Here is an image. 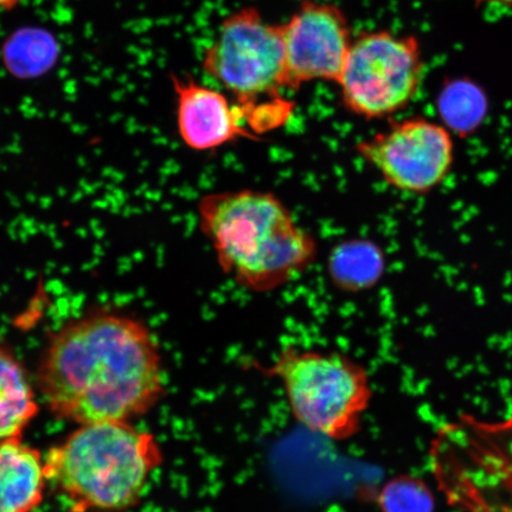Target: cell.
Here are the masks:
<instances>
[{"label": "cell", "instance_id": "cell-1", "mask_svg": "<svg viewBox=\"0 0 512 512\" xmlns=\"http://www.w3.org/2000/svg\"><path fill=\"white\" fill-rule=\"evenodd\" d=\"M36 382L57 419L88 425L149 414L166 394L162 350L142 318L96 307L49 336Z\"/></svg>", "mask_w": 512, "mask_h": 512}, {"label": "cell", "instance_id": "cell-9", "mask_svg": "<svg viewBox=\"0 0 512 512\" xmlns=\"http://www.w3.org/2000/svg\"><path fill=\"white\" fill-rule=\"evenodd\" d=\"M177 96V128L183 143L194 151H214L239 139L260 138L248 130L246 111L229 104L215 89L194 80L171 76Z\"/></svg>", "mask_w": 512, "mask_h": 512}, {"label": "cell", "instance_id": "cell-16", "mask_svg": "<svg viewBox=\"0 0 512 512\" xmlns=\"http://www.w3.org/2000/svg\"><path fill=\"white\" fill-rule=\"evenodd\" d=\"M477 4L488 5H502L507 6V8H512V0H476Z\"/></svg>", "mask_w": 512, "mask_h": 512}, {"label": "cell", "instance_id": "cell-11", "mask_svg": "<svg viewBox=\"0 0 512 512\" xmlns=\"http://www.w3.org/2000/svg\"><path fill=\"white\" fill-rule=\"evenodd\" d=\"M40 405L27 369L8 345L0 342V441L21 438Z\"/></svg>", "mask_w": 512, "mask_h": 512}, {"label": "cell", "instance_id": "cell-5", "mask_svg": "<svg viewBox=\"0 0 512 512\" xmlns=\"http://www.w3.org/2000/svg\"><path fill=\"white\" fill-rule=\"evenodd\" d=\"M424 73L418 37L371 31L352 41L337 83L350 113L367 120L386 119L412 104Z\"/></svg>", "mask_w": 512, "mask_h": 512}, {"label": "cell", "instance_id": "cell-7", "mask_svg": "<svg viewBox=\"0 0 512 512\" xmlns=\"http://www.w3.org/2000/svg\"><path fill=\"white\" fill-rule=\"evenodd\" d=\"M355 149L388 187L414 197L431 195L444 185L456 162L452 132L421 117L393 121Z\"/></svg>", "mask_w": 512, "mask_h": 512}, {"label": "cell", "instance_id": "cell-8", "mask_svg": "<svg viewBox=\"0 0 512 512\" xmlns=\"http://www.w3.org/2000/svg\"><path fill=\"white\" fill-rule=\"evenodd\" d=\"M283 27L285 88L335 81L341 76L352 44L350 24L335 4L303 0Z\"/></svg>", "mask_w": 512, "mask_h": 512}, {"label": "cell", "instance_id": "cell-12", "mask_svg": "<svg viewBox=\"0 0 512 512\" xmlns=\"http://www.w3.org/2000/svg\"><path fill=\"white\" fill-rule=\"evenodd\" d=\"M383 255L375 243L351 239L331 249L328 272L332 285L343 292H361L373 287L383 272Z\"/></svg>", "mask_w": 512, "mask_h": 512}, {"label": "cell", "instance_id": "cell-10", "mask_svg": "<svg viewBox=\"0 0 512 512\" xmlns=\"http://www.w3.org/2000/svg\"><path fill=\"white\" fill-rule=\"evenodd\" d=\"M48 485L44 456L22 437L0 441V512H32Z\"/></svg>", "mask_w": 512, "mask_h": 512}, {"label": "cell", "instance_id": "cell-3", "mask_svg": "<svg viewBox=\"0 0 512 512\" xmlns=\"http://www.w3.org/2000/svg\"><path fill=\"white\" fill-rule=\"evenodd\" d=\"M163 463L155 434L128 421L81 425L44 456L48 485L74 512L137 507Z\"/></svg>", "mask_w": 512, "mask_h": 512}, {"label": "cell", "instance_id": "cell-6", "mask_svg": "<svg viewBox=\"0 0 512 512\" xmlns=\"http://www.w3.org/2000/svg\"><path fill=\"white\" fill-rule=\"evenodd\" d=\"M204 72L236 96L243 108L285 88L283 27L265 21L251 6L224 18L213 43L204 51Z\"/></svg>", "mask_w": 512, "mask_h": 512}, {"label": "cell", "instance_id": "cell-2", "mask_svg": "<svg viewBox=\"0 0 512 512\" xmlns=\"http://www.w3.org/2000/svg\"><path fill=\"white\" fill-rule=\"evenodd\" d=\"M201 233L221 271L245 290L270 293L315 264L318 242L271 191H213L197 202Z\"/></svg>", "mask_w": 512, "mask_h": 512}, {"label": "cell", "instance_id": "cell-4", "mask_svg": "<svg viewBox=\"0 0 512 512\" xmlns=\"http://www.w3.org/2000/svg\"><path fill=\"white\" fill-rule=\"evenodd\" d=\"M254 368L281 383L293 418L307 431L338 443L361 432L373 387L367 368L344 352L288 344L271 364Z\"/></svg>", "mask_w": 512, "mask_h": 512}, {"label": "cell", "instance_id": "cell-13", "mask_svg": "<svg viewBox=\"0 0 512 512\" xmlns=\"http://www.w3.org/2000/svg\"><path fill=\"white\" fill-rule=\"evenodd\" d=\"M438 107L443 125L451 132L466 136L482 123L488 105L478 86L469 81H457L440 94Z\"/></svg>", "mask_w": 512, "mask_h": 512}, {"label": "cell", "instance_id": "cell-15", "mask_svg": "<svg viewBox=\"0 0 512 512\" xmlns=\"http://www.w3.org/2000/svg\"><path fill=\"white\" fill-rule=\"evenodd\" d=\"M22 0H0V10L2 11H11L16 8V6L21 3Z\"/></svg>", "mask_w": 512, "mask_h": 512}, {"label": "cell", "instance_id": "cell-14", "mask_svg": "<svg viewBox=\"0 0 512 512\" xmlns=\"http://www.w3.org/2000/svg\"><path fill=\"white\" fill-rule=\"evenodd\" d=\"M381 512H434L435 498L424 480L399 475L387 480L375 497Z\"/></svg>", "mask_w": 512, "mask_h": 512}]
</instances>
